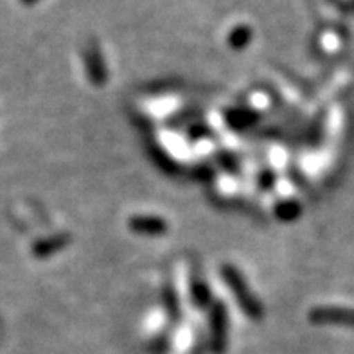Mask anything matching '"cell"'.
<instances>
[{
	"label": "cell",
	"instance_id": "cell-5",
	"mask_svg": "<svg viewBox=\"0 0 354 354\" xmlns=\"http://www.w3.org/2000/svg\"><path fill=\"white\" fill-rule=\"evenodd\" d=\"M86 63H88V76L95 85H104L106 81V68H104L103 56L95 47L86 50Z\"/></svg>",
	"mask_w": 354,
	"mask_h": 354
},
{
	"label": "cell",
	"instance_id": "cell-1",
	"mask_svg": "<svg viewBox=\"0 0 354 354\" xmlns=\"http://www.w3.org/2000/svg\"><path fill=\"white\" fill-rule=\"evenodd\" d=\"M221 274H223L225 283L229 284L230 290H232L234 295H236V301L241 306V310L245 311L250 319H261V317H263V306H261V302L254 297V293L250 292V288L247 286L245 279L239 275L238 270L230 265H225L223 270H221Z\"/></svg>",
	"mask_w": 354,
	"mask_h": 354
},
{
	"label": "cell",
	"instance_id": "cell-8",
	"mask_svg": "<svg viewBox=\"0 0 354 354\" xmlns=\"http://www.w3.org/2000/svg\"><path fill=\"white\" fill-rule=\"evenodd\" d=\"M26 2H32V0H26Z\"/></svg>",
	"mask_w": 354,
	"mask_h": 354
},
{
	"label": "cell",
	"instance_id": "cell-4",
	"mask_svg": "<svg viewBox=\"0 0 354 354\" xmlns=\"http://www.w3.org/2000/svg\"><path fill=\"white\" fill-rule=\"evenodd\" d=\"M130 229L144 236H160L167 230V223L157 216H135L130 220Z\"/></svg>",
	"mask_w": 354,
	"mask_h": 354
},
{
	"label": "cell",
	"instance_id": "cell-3",
	"mask_svg": "<svg viewBox=\"0 0 354 354\" xmlns=\"http://www.w3.org/2000/svg\"><path fill=\"white\" fill-rule=\"evenodd\" d=\"M211 342L212 349L221 353L227 342V311L221 302H216L211 311Z\"/></svg>",
	"mask_w": 354,
	"mask_h": 354
},
{
	"label": "cell",
	"instance_id": "cell-7",
	"mask_svg": "<svg viewBox=\"0 0 354 354\" xmlns=\"http://www.w3.org/2000/svg\"><path fill=\"white\" fill-rule=\"evenodd\" d=\"M248 40H250V31H248L247 27H239L238 31L232 35V40H230V44H232L234 47H241V45L247 44Z\"/></svg>",
	"mask_w": 354,
	"mask_h": 354
},
{
	"label": "cell",
	"instance_id": "cell-6",
	"mask_svg": "<svg viewBox=\"0 0 354 354\" xmlns=\"http://www.w3.org/2000/svg\"><path fill=\"white\" fill-rule=\"evenodd\" d=\"M191 292H193V301L198 308H205L211 302V292L202 281H194L193 286H191Z\"/></svg>",
	"mask_w": 354,
	"mask_h": 354
},
{
	"label": "cell",
	"instance_id": "cell-2",
	"mask_svg": "<svg viewBox=\"0 0 354 354\" xmlns=\"http://www.w3.org/2000/svg\"><path fill=\"white\" fill-rule=\"evenodd\" d=\"M310 320L319 326H351L354 328V310L351 308H315Z\"/></svg>",
	"mask_w": 354,
	"mask_h": 354
}]
</instances>
